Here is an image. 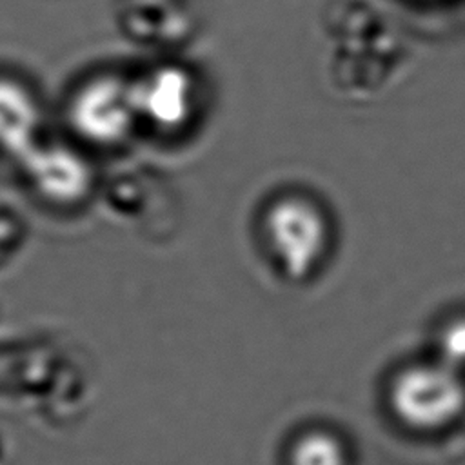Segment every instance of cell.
Returning <instances> with one entry per match:
<instances>
[{"mask_svg":"<svg viewBox=\"0 0 465 465\" xmlns=\"http://www.w3.org/2000/svg\"><path fill=\"white\" fill-rule=\"evenodd\" d=\"M65 116L80 140L96 147L120 145L140 122L133 80L114 73L87 78L73 91Z\"/></svg>","mask_w":465,"mask_h":465,"instance_id":"obj_1","label":"cell"},{"mask_svg":"<svg viewBox=\"0 0 465 465\" xmlns=\"http://www.w3.org/2000/svg\"><path fill=\"white\" fill-rule=\"evenodd\" d=\"M263 231L274 258L291 278H303L320 263L329 229L323 213L303 196H283L265 213Z\"/></svg>","mask_w":465,"mask_h":465,"instance_id":"obj_2","label":"cell"},{"mask_svg":"<svg viewBox=\"0 0 465 465\" xmlns=\"http://www.w3.org/2000/svg\"><path fill=\"white\" fill-rule=\"evenodd\" d=\"M391 403L401 421L414 429H440L465 411V387L445 363L403 371L391 389Z\"/></svg>","mask_w":465,"mask_h":465,"instance_id":"obj_3","label":"cell"},{"mask_svg":"<svg viewBox=\"0 0 465 465\" xmlns=\"http://www.w3.org/2000/svg\"><path fill=\"white\" fill-rule=\"evenodd\" d=\"M18 165L31 191L54 207L80 205L94 185L87 158L65 143L38 142Z\"/></svg>","mask_w":465,"mask_h":465,"instance_id":"obj_4","label":"cell"},{"mask_svg":"<svg viewBox=\"0 0 465 465\" xmlns=\"http://www.w3.org/2000/svg\"><path fill=\"white\" fill-rule=\"evenodd\" d=\"M133 85L140 122L163 133H174L191 122L196 109V84L182 65H154L133 80Z\"/></svg>","mask_w":465,"mask_h":465,"instance_id":"obj_5","label":"cell"},{"mask_svg":"<svg viewBox=\"0 0 465 465\" xmlns=\"http://www.w3.org/2000/svg\"><path fill=\"white\" fill-rule=\"evenodd\" d=\"M40 105L18 80L0 74V153L20 160L38 142Z\"/></svg>","mask_w":465,"mask_h":465,"instance_id":"obj_6","label":"cell"},{"mask_svg":"<svg viewBox=\"0 0 465 465\" xmlns=\"http://www.w3.org/2000/svg\"><path fill=\"white\" fill-rule=\"evenodd\" d=\"M292 465H347V458L334 436L311 432L292 449Z\"/></svg>","mask_w":465,"mask_h":465,"instance_id":"obj_7","label":"cell"},{"mask_svg":"<svg viewBox=\"0 0 465 465\" xmlns=\"http://www.w3.org/2000/svg\"><path fill=\"white\" fill-rule=\"evenodd\" d=\"M440 354L443 363L452 369L465 365V320H456L441 331Z\"/></svg>","mask_w":465,"mask_h":465,"instance_id":"obj_8","label":"cell"}]
</instances>
